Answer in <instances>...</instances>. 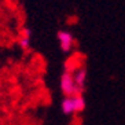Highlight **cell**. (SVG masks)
<instances>
[{
	"mask_svg": "<svg viewBox=\"0 0 125 125\" xmlns=\"http://www.w3.org/2000/svg\"><path fill=\"white\" fill-rule=\"evenodd\" d=\"M61 91L63 92L65 96H70V98H73L76 95H83L74 83L72 70H65L61 76Z\"/></svg>",
	"mask_w": 125,
	"mask_h": 125,
	"instance_id": "6da1fadb",
	"label": "cell"
},
{
	"mask_svg": "<svg viewBox=\"0 0 125 125\" xmlns=\"http://www.w3.org/2000/svg\"><path fill=\"white\" fill-rule=\"evenodd\" d=\"M56 37H58L61 50H62L63 52H70L74 48V45H76L74 36L70 33V32H67V30H59Z\"/></svg>",
	"mask_w": 125,
	"mask_h": 125,
	"instance_id": "7a4b0ae2",
	"label": "cell"
},
{
	"mask_svg": "<svg viewBox=\"0 0 125 125\" xmlns=\"http://www.w3.org/2000/svg\"><path fill=\"white\" fill-rule=\"evenodd\" d=\"M73 78H74L76 85H77V88L80 89V92L83 94L84 89H85V84H87V70H85L84 67L73 70Z\"/></svg>",
	"mask_w": 125,
	"mask_h": 125,
	"instance_id": "3957f363",
	"label": "cell"
},
{
	"mask_svg": "<svg viewBox=\"0 0 125 125\" xmlns=\"http://www.w3.org/2000/svg\"><path fill=\"white\" fill-rule=\"evenodd\" d=\"M30 39H32V30L29 28H23L21 30V34H19V47L22 48L23 51H28L30 48Z\"/></svg>",
	"mask_w": 125,
	"mask_h": 125,
	"instance_id": "277c9868",
	"label": "cell"
},
{
	"mask_svg": "<svg viewBox=\"0 0 125 125\" xmlns=\"http://www.w3.org/2000/svg\"><path fill=\"white\" fill-rule=\"evenodd\" d=\"M61 109H62V113L66 114V115H73V114H76L74 106H73V98L65 96L62 103H61Z\"/></svg>",
	"mask_w": 125,
	"mask_h": 125,
	"instance_id": "5b68a950",
	"label": "cell"
},
{
	"mask_svg": "<svg viewBox=\"0 0 125 125\" xmlns=\"http://www.w3.org/2000/svg\"><path fill=\"white\" fill-rule=\"evenodd\" d=\"M73 106H74V111L76 114L81 113L85 109V99L83 95H76L73 96Z\"/></svg>",
	"mask_w": 125,
	"mask_h": 125,
	"instance_id": "8992f818",
	"label": "cell"
},
{
	"mask_svg": "<svg viewBox=\"0 0 125 125\" xmlns=\"http://www.w3.org/2000/svg\"><path fill=\"white\" fill-rule=\"evenodd\" d=\"M0 95H1V89H0Z\"/></svg>",
	"mask_w": 125,
	"mask_h": 125,
	"instance_id": "52a82bcc",
	"label": "cell"
}]
</instances>
